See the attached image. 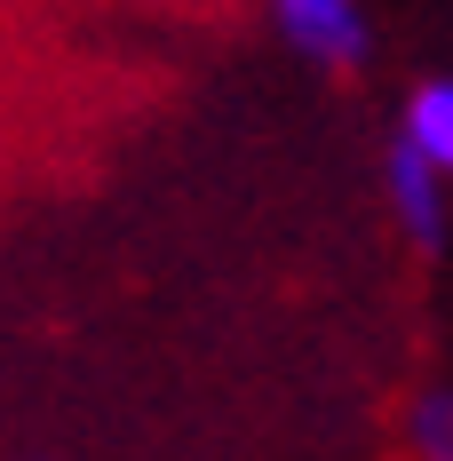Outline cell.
<instances>
[{
  "label": "cell",
  "instance_id": "obj_1",
  "mask_svg": "<svg viewBox=\"0 0 453 461\" xmlns=\"http://www.w3.org/2000/svg\"><path fill=\"white\" fill-rule=\"evenodd\" d=\"M278 32L303 48V56H326V64H358L366 56V16L358 0H271Z\"/></svg>",
  "mask_w": 453,
  "mask_h": 461
},
{
  "label": "cell",
  "instance_id": "obj_3",
  "mask_svg": "<svg viewBox=\"0 0 453 461\" xmlns=\"http://www.w3.org/2000/svg\"><path fill=\"white\" fill-rule=\"evenodd\" d=\"M406 143L453 176V80H430V88L406 104Z\"/></svg>",
  "mask_w": 453,
  "mask_h": 461
},
{
  "label": "cell",
  "instance_id": "obj_4",
  "mask_svg": "<svg viewBox=\"0 0 453 461\" xmlns=\"http://www.w3.org/2000/svg\"><path fill=\"white\" fill-rule=\"evenodd\" d=\"M413 446H421V461H453V390L413 398Z\"/></svg>",
  "mask_w": 453,
  "mask_h": 461
},
{
  "label": "cell",
  "instance_id": "obj_2",
  "mask_svg": "<svg viewBox=\"0 0 453 461\" xmlns=\"http://www.w3.org/2000/svg\"><path fill=\"white\" fill-rule=\"evenodd\" d=\"M446 167L438 159H421L413 143H398L390 151V207H398V223L421 239V247H438L446 239V184H438Z\"/></svg>",
  "mask_w": 453,
  "mask_h": 461
}]
</instances>
